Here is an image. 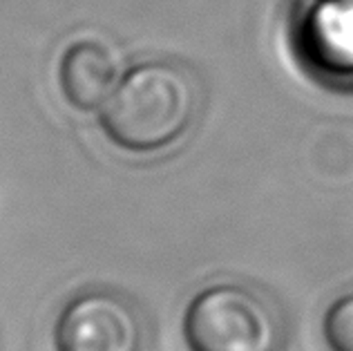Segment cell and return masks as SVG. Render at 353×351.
I'll list each match as a JSON object with an SVG mask.
<instances>
[{
  "label": "cell",
  "instance_id": "cell-4",
  "mask_svg": "<svg viewBox=\"0 0 353 351\" xmlns=\"http://www.w3.org/2000/svg\"><path fill=\"white\" fill-rule=\"evenodd\" d=\"M304 59L333 79H353V0H315L304 14Z\"/></svg>",
  "mask_w": 353,
  "mask_h": 351
},
{
  "label": "cell",
  "instance_id": "cell-5",
  "mask_svg": "<svg viewBox=\"0 0 353 351\" xmlns=\"http://www.w3.org/2000/svg\"><path fill=\"white\" fill-rule=\"evenodd\" d=\"M119 59L112 48L99 41H77L63 52L59 88L74 110L94 112L103 108L121 83Z\"/></svg>",
  "mask_w": 353,
  "mask_h": 351
},
{
  "label": "cell",
  "instance_id": "cell-1",
  "mask_svg": "<svg viewBox=\"0 0 353 351\" xmlns=\"http://www.w3.org/2000/svg\"><path fill=\"white\" fill-rule=\"evenodd\" d=\"M199 112V86L183 66L150 59L130 68L99 123L110 141L125 152L152 154L181 141Z\"/></svg>",
  "mask_w": 353,
  "mask_h": 351
},
{
  "label": "cell",
  "instance_id": "cell-6",
  "mask_svg": "<svg viewBox=\"0 0 353 351\" xmlns=\"http://www.w3.org/2000/svg\"><path fill=\"white\" fill-rule=\"evenodd\" d=\"M324 336L333 351H353V293L331 304L324 318Z\"/></svg>",
  "mask_w": 353,
  "mask_h": 351
},
{
  "label": "cell",
  "instance_id": "cell-3",
  "mask_svg": "<svg viewBox=\"0 0 353 351\" xmlns=\"http://www.w3.org/2000/svg\"><path fill=\"white\" fill-rule=\"evenodd\" d=\"M57 351H143L145 325L125 295L88 289L63 304L54 325Z\"/></svg>",
  "mask_w": 353,
  "mask_h": 351
},
{
  "label": "cell",
  "instance_id": "cell-2",
  "mask_svg": "<svg viewBox=\"0 0 353 351\" xmlns=\"http://www.w3.org/2000/svg\"><path fill=\"white\" fill-rule=\"evenodd\" d=\"M190 351H275L280 329L271 307L241 284H210L190 300L183 316Z\"/></svg>",
  "mask_w": 353,
  "mask_h": 351
}]
</instances>
